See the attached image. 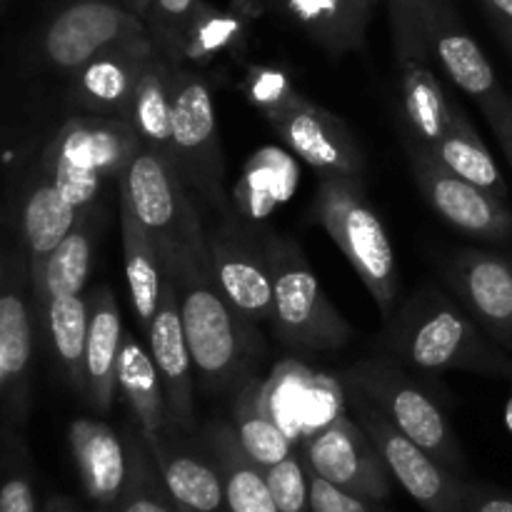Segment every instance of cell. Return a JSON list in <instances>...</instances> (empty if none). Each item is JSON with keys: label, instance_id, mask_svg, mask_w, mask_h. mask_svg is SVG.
Returning a JSON list of instances; mask_svg holds the SVG:
<instances>
[{"label": "cell", "instance_id": "obj_1", "mask_svg": "<svg viewBox=\"0 0 512 512\" xmlns=\"http://www.w3.org/2000/svg\"><path fill=\"white\" fill-rule=\"evenodd\" d=\"M165 268L175 285L180 323L205 393H235L260 358L255 323L238 313L220 293L208 263L205 240L163 250Z\"/></svg>", "mask_w": 512, "mask_h": 512}, {"label": "cell", "instance_id": "obj_2", "mask_svg": "<svg viewBox=\"0 0 512 512\" xmlns=\"http://www.w3.org/2000/svg\"><path fill=\"white\" fill-rule=\"evenodd\" d=\"M385 348L395 363L428 373L512 375V360L485 338L473 315L433 285L415 290L388 320Z\"/></svg>", "mask_w": 512, "mask_h": 512}, {"label": "cell", "instance_id": "obj_3", "mask_svg": "<svg viewBox=\"0 0 512 512\" xmlns=\"http://www.w3.org/2000/svg\"><path fill=\"white\" fill-rule=\"evenodd\" d=\"M315 218L343 250L383 318H393L400 293L398 258L383 220L365 198L360 180L348 175H320Z\"/></svg>", "mask_w": 512, "mask_h": 512}, {"label": "cell", "instance_id": "obj_4", "mask_svg": "<svg viewBox=\"0 0 512 512\" xmlns=\"http://www.w3.org/2000/svg\"><path fill=\"white\" fill-rule=\"evenodd\" d=\"M273 275V323L280 343L295 353H330L355 338V330L330 303L318 275L293 238L268 233Z\"/></svg>", "mask_w": 512, "mask_h": 512}, {"label": "cell", "instance_id": "obj_5", "mask_svg": "<svg viewBox=\"0 0 512 512\" xmlns=\"http://www.w3.org/2000/svg\"><path fill=\"white\" fill-rule=\"evenodd\" d=\"M345 390L373 403L405 438L450 473H465V455L443 408L390 360H363L340 373Z\"/></svg>", "mask_w": 512, "mask_h": 512}, {"label": "cell", "instance_id": "obj_6", "mask_svg": "<svg viewBox=\"0 0 512 512\" xmlns=\"http://www.w3.org/2000/svg\"><path fill=\"white\" fill-rule=\"evenodd\" d=\"M175 170L193 193L228 215L225 158L213 95L205 80L183 65H170Z\"/></svg>", "mask_w": 512, "mask_h": 512}, {"label": "cell", "instance_id": "obj_7", "mask_svg": "<svg viewBox=\"0 0 512 512\" xmlns=\"http://www.w3.org/2000/svg\"><path fill=\"white\" fill-rule=\"evenodd\" d=\"M425 35L433 63L475 100L503 148L512 143V100L500 85L488 55L455 15L453 0H430Z\"/></svg>", "mask_w": 512, "mask_h": 512}, {"label": "cell", "instance_id": "obj_8", "mask_svg": "<svg viewBox=\"0 0 512 512\" xmlns=\"http://www.w3.org/2000/svg\"><path fill=\"white\" fill-rule=\"evenodd\" d=\"M118 188L160 250L205 240V228L188 195L190 188L178 170L153 150L140 148L133 155L118 178Z\"/></svg>", "mask_w": 512, "mask_h": 512}, {"label": "cell", "instance_id": "obj_9", "mask_svg": "<svg viewBox=\"0 0 512 512\" xmlns=\"http://www.w3.org/2000/svg\"><path fill=\"white\" fill-rule=\"evenodd\" d=\"M268 233L225 215L223 223L205 230V250L223 298L250 323L273 318V275L268 263Z\"/></svg>", "mask_w": 512, "mask_h": 512}, {"label": "cell", "instance_id": "obj_10", "mask_svg": "<svg viewBox=\"0 0 512 512\" xmlns=\"http://www.w3.org/2000/svg\"><path fill=\"white\" fill-rule=\"evenodd\" d=\"M348 393V413L368 433L390 475L405 488L425 512H465V488L468 485L425 453L420 445L405 438L373 403L360 393Z\"/></svg>", "mask_w": 512, "mask_h": 512}, {"label": "cell", "instance_id": "obj_11", "mask_svg": "<svg viewBox=\"0 0 512 512\" xmlns=\"http://www.w3.org/2000/svg\"><path fill=\"white\" fill-rule=\"evenodd\" d=\"M260 403L295 448L348 415V393L340 375L313 370L293 358L260 380Z\"/></svg>", "mask_w": 512, "mask_h": 512}, {"label": "cell", "instance_id": "obj_12", "mask_svg": "<svg viewBox=\"0 0 512 512\" xmlns=\"http://www.w3.org/2000/svg\"><path fill=\"white\" fill-rule=\"evenodd\" d=\"M408 153L420 193L445 223L470 238L490 240V243L510 238L512 213L505 200L455 175L413 138L408 143Z\"/></svg>", "mask_w": 512, "mask_h": 512}, {"label": "cell", "instance_id": "obj_13", "mask_svg": "<svg viewBox=\"0 0 512 512\" xmlns=\"http://www.w3.org/2000/svg\"><path fill=\"white\" fill-rule=\"evenodd\" d=\"M148 35L143 18L115 0H75L48 25L43 50L58 68L78 70L110 45Z\"/></svg>", "mask_w": 512, "mask_h": 512}, {"label": "cell", "instance_id": "obj_14", "mask_svg": "<svg viewBox=\"0 0 512 512\" xmlns=\"http://www.w3.org/2000/svg\"><path fill=\"white\" fill-rule=\"evenodd\" d=\"M305 468L370 503L390 495V470L378 448L350 415H343L303 445Z\"/></svg>", "mask_w": 512, "mask_h": 512}, {"label": "cell", "instance_id": "obj_15", "mask_svg": "<svg viewBox=\"0 0 512 512\" xmlns=\"http://www.w3.org/2000/svg\"><path fill=\"white\" fill-rule=\"evenodd\" d=\"M278 138L303 163L320 175H348L360 178L365 168L363 150L343 120L330 110L310 103L303 95L293 100L275 118L268 120Z\"/></svg>", "mask_w": 512, "mask_h": 512}, {"label": "cell", "instance_id": "obj_16", "mask_svg": "<svg viewBox=\"0 0 512 512\" xmlns=\"http://www.w3.org/2000/svg\"><path fill=\"white\" fill-rule=\"evenodd\" d=\"M445 283L498 343L512 348V260L490 250H458L445 260Z\"/></svg>", "mask_w": 512, "mask_h": 512}, {"label": "cell", "instance_id": "obj_17", "mask_svg": "<svg viewBox=\"0 0 512 512\" xmlns=\"http://www.w3.org/2000/svg\"><path fill=\"white\" fill-rule=\"evenodd\" d=\"M168 270V268H165ZM148 350L158 368L160 385L168 405L170 430L180 435L195 433V368L185 343L183 323H180L178 298L170 275L165 273L163 298L153 315V323L145 330Z\"/></svg>", "mask_w": 512, "mask_h": 512}, {"label": "cell", "instance_id": "obj_18", "mask_svg": "<svg viewBox=\"0 0 512 512\" xmlns=\"http://www.w3.org/2000/svg\"><path fill=\"white\" fill-rule=\"evenodd\" d=\"M158 48L150 35H138L90 58L78 68V98L93 113L103 118H128L130 103L140 78Z\"/></svg>", "mask_w": 512, "mask_h": 512}, {"label": "cell", "instance_id": "obj_19", "mask_svg": "<svg viewBox=\"0 0 512 512\" xmlns=\"http://www.w3.org/2000/svg\"><path fill=\"white\" fill-rule=\"evenodd\" d=\"M183 438L188 435L168 430L155 443H145L168 493L185 512H228L225 485L215 460L208 463L203 455L185 448Z\"/></svg>", "mask_w": 512, "mask_h": 512}, {"label": "cell", "instance_id": "obj_20", "mask_svg": "<svg viewBox=\"0 0 512 512\" xmlns=\"http://www.w3.org/2000/svg\"><path fill=\"white\" fill-rule=\"evenodd\" d=\"M70 445L90 498L103 508H115L128 483V443L110 425L98 420H75L70 428Z\"/></svg>", "mask_w": 512, "mask_h": 512}, {"label": "cell", "instance_id": "obj_21", "mask_svg": "<svg viewBox=\"0 0 512 512\" xmlns=\"http://www.w3.org/2000/svg\"><path fill=\"white\" fill-rule=\"evenodd\" d=\"M123 318L110 288L93 293L88 305L85 343V395L98 413H110L118 393V360L123 345Z\"/></svg>", "mask_w": 512, "mask_h": 512}, {"label": "cell", "instance_id": "obj_22", "mask_svg": "<svg viewBox=\"0 0 512 512\" xmlns=\"http://www.w3.org/2000/svg\"><path fill=\"white\" fill-rule=\"evenodd\" d=\"M273 8L335 58L363 48L373 13L370 0H273Z\"/></svg>", "mask_w": 512, "mask_h": 512}, {"label": "cell", "instance_id": "obj_23", "mask_svg": "<svg viewBox=\"0 0 512 512\" xmlns=\"http://www.w3.org/2000/svg\"><path fill=\"white\" fill-rule=\"evenodd\" d=\"M140 148L143 145L128 120L100 115L98 120H78L68 125L55 155L103 178H120Z\"/></svg>", "mask_w": 512, "mask_h": 512}, {"label": "cell", "instance_id": "obj_24", "mask_svg": "<svg viewBox=\"0 0 512 512\" xmlns=\"http://www.w3.org/2000/svg\"><path fill=\"white\" fill-rule=\"evenodd\" d=\"M118 393L128 405L135 425L145 443H155L170 430L168 405L153 355L138 340V335L125 330L118 360Z\"/></svg>", "mask_w": 512, "mask_h": 512}, {"label": "cell", "instance_id": "obj_25", "mask_svg": "<svg viewBox=\"0 0 512 512\" xmlns=\"http://www.w3.org/2000/svg\"><path fill=\"white\" fill-rule=\"evenodd\" d=\"M120 240H123V263L128 278L130 303L143 333L153 323V315L163 298L165 285V258L148 230L135 218L128 200L120 195Z\"/></svg>", "mask_w": 512, "mask_h": 512}, {"label": "cell", "instance_id": "obj_26", "mask_svg": "<svg viewBox=\"0 0 512 512\" xmlns=\"http://www.w3.org/2000/svg\"><path fill=\"white\" fill-rule=\"evenodd\" d=\"M400 90L410 138L433 145L445 133L450 118V100L433 68L430 50H413L398 55Z\"/></svg>", "mask_w": 512, "mask_h": 512}, {"label": "cell", "instance_id": "obj_27", "mask_svg": "<svg viewBox=\"0 0 512 512\" xmlns=\"http://www.w3.org/2000/svg\"><path fill=\"white\" fill-rule=\"evenodd\" d=\"M205 443L223 478L228 512H280L265 483L263 470L240 448L233 425L210 423L205 428Z\"/></svg>", "mask_w": 512, "mask_h": 512}, {"label": "cell", "instance_id": "obj_28", "mask_svg": "<svg viewBox=\"0 0 512 512\" xmlns=\"http://www.w3.org/2000/svg\"><path fill=\"white\" fill-rule=\"evenodd\" d=\"M425 148L445 168L453 170L455 175L488 190L495 198L508 200V185H505L498 163H495L488 145L483 143V138H480L475 125L470 123V118L460 105L450 103V118L448 125H445V133L433 145H425Z\"/></svg>", "mask_w": 512, "mask_h": 512}, {"label": "cell", "instance_id": "obj_29", "mask_svg": "<svg viewBox=\"0 0 512 512\" xmlns=\"http://www.w3.org/2000/svg\"><path fill=\"white\" fill-rule=\"evenodd\" d=\"M170 65L163 55H155L140 78L138 90L128 110V123L133 125L140 145L175 168L173 158V98H170Z\"/></svg>", "mask_w": 512, "mask_h": 512}, {"label": "cell", "instance_id": "obj_30", "mask_svg": "<svg viewBox=\"0 0 512 512\" xmlns=\"http://www.w3.org/2000/svg\"><path fill=\"white\" fill-rule=\"evenodd\" d=\"M230 425L238 435L240 448L260 470L278 465L280 460L295 453V445L290 443L288 435L265 413L263 403H260V380L255 375L233 393Z\"/></svg>", "mask_w": 512, "mask_h": 512}, {"label": "cell", "instance_id": "obj_31", "mask_svg": "<svg viewBox=\"0 0 512 512\" xmlns=\"http://www.w3.org/2000/svg\"><path fill=\"white\" fill-rule=\"evenodd\" d=\"M298 185L295 165L288 155L268 148L260 150L245 168L235 188V208L245 223H258L290 198Z\"/></svg>", "mask_w": 512, "mask_h": 512}, {"label": "cell", "instance_id": "obj_32", "mask_svg": "<svg viewBox=\"0 0 512 512\" xmlns=\"http://www.w3.org/2000/svg\"><path fill=\"white\" fill-rule=\"evenodd\" d=\"M258 8L245 5V8L223 10L210 3H200L188 33H185L183 53H180V65L183 63H208L218 55L230 53L238 48L245 38V25L248 18Z\"/></svg>", "mask_w": 512, "mask_h": 512}, {"label": "cell", "instance_id": "obj_33", "mask_svg": "<svg viewBox=\"0 0 512 512\" xmlns=\"http://www.w3.org/2000/svg\"><path fill=\"white\" fill-rule=\"evenodd\" d=\"M75 220H78V208L65 200L53 183L40 185L25 203L23 213V233L30 250L45 263V258L75 228Z\"/></svg>", "mask_w": 512, "mask_h": 512}, {"label": "cell", "instance_id": "obj_34", "mask_svg": "<svg viewBox=\"0 0 512 512\" xmlns=\"http://www.w3.org/2000/svg\"><path fill=\"white\" fill-rule=\"evenodd\" d=\"M130 453V473L125 483L123 495L115 503V512H183L175 503L173 495L165 488L163 478L158 473L153 455L145 445L143 435L138 440H128Z\"/></svg>", "mask_w": 512, "mask_h": 512}, {"label": "cell", "instance_id": "obj_35", "mask_svg": "<svg viewBox=\"0 0 512 512\" xmlns=\"http://www.w3.org/2000/svg\"><path fill=\"white\" fill-rule=\"evenodd\" d=\"M50 335L58 358L85 388V343H88V303L80 295L50 298Z\"/></svg>", "mask_w": 512, "mask_h": 512}, {"label": "cell", "instance_id": "obj_36", "mask_svg": "<svg viewBox=\"0 0 512 512\" xmlns=\"http://www.w3.org/2000/svg\"><path fill=\"white\" fill-rule=\"evenodd\" d=\"M90 260H93V238L85 225H75L68 238L45 258L43 263V285L50 298L60 295H80L85 280L90 275Z\"/></svg>", "mask_w": 512, "mask_h": 512}, {"label": "cell", "instance_id": "obj_37", "mask_svg": "<svg viewBox=\"0 0 512 512\" xmlns=\"http://www.w3.org/2000/svg\"><path fill=\"white\" fill-rule=\"evenodd\" d=\"M203 0H150L143 23L158 53L168 63L180 65L185 33Z\"/></svg>", "mask_w": 512, "mask_h": 512}, {"label": "cell", "instance_id": "obj_38", "mask_svg": "<svg viewBox=\"0 0 512 512\" xmlns=\"http://www.w3.org/2000/svg\"><path fill=\"white\" fill-rule=\"evenodd\" d=\"M30 360L28 310L18 295H0V370L20 375Z\"/></svg>", "mask_w": 512, "mask_h": 512}, {"label": "cell", "instance_id": "obj_39", "mask_svg": "<svg viewBox=\"0 0 512 512\" xmlns=\"http://www.w3.org/2000/svg\"><path fill=\"white\" fill-rule=\"evenodd\" d=\"M263 475L280 512H310L308 468L303 455H288L278 465L265 468Z\"/></svg>", "mask_w": 512, "mask_h": 512}, {"label": "cell", "instance_id": "obj_40", "mask_svg": "<svg viewBox=\"0 0 512 512\" xmlns=\"http://www.w3.org/2000/svg\"><path fill=\"white\" fill-rule=\"evenodd\" d=\"M245 90H248V98L253 100V105L263 113L265 120L275 118L280 110L288 108L300 95L290 85L288 75L273 68H250L248 80H245Z\"/></svg>", "mask_w": 512, "mask_h": 512}, {"label": "cell", "instance_id": "obj_41", "mask_svg": "<svg viewBox=\"0 0 512 512\" xmlns=\"http://www.w3.org/2000/svg\"><path fill=\"white\" fill-rule=\"evenodd\" d=\"M428 5L430 0H388L395 55L428 50V35H425Z\"/></svg>", "mask_w": 512, "mask_h": 512}, {"label": "cell", "instance_id": "obj_42", "mask_svg": "<svg viewBox=\"0 0 512 512\" xmlns=\"http://www.w3.org/2000/svg\"><path fill=\"white\" fill-rule=\"evenodd\" d=\"M100 183H103V175L93 173V170L78 168V165L68 163V160L58 158L53 160V185L63 193L65 200L75 205V208H85L88 203H93L95 195L100 193Z\"/></svg>", "mask_w": 512, "mask_h": 512}, {"label": "cell", "instance_id": "obj_43", "mask_svg": "<svg viewBox=\"0 0 512 512\" xmlns=\"http://www.w3.org/2000/svg\"><path fill=\"white\" fill-rule=\"evenodd\" d=\"M308 488H310V512H373L370 500L350 493V490L338 488L330 480L320 478L313 470H308Z\"/></svg>", "mask_w": 512, "mask_h": 512}, {"label": "cell", "instance_id": "obj_44", "mask_svg": "<svg viewBox=\"0 0 512 512\" xmlns=\"http://www.w3.org/2000/svg\"><path fill=\"white\" fill-rule=\"evenodd\" d=\"M465 512H512V495L468 485L465 488Z\"/></svg>", "mask_w": 512, "mask_h": 512}, {"label": "cell", "instance_id": "obj_45", "mask_svg": "<svg viewBox=\"0 0 512 512\" xmlns=\"http://www.w3.org/2000/svg\"><path fill=\"white\" fill-rule=\"evenodd\" d=\"M0 512H35L33 490L25 480H8L0 488Z\"/></svg>", "mask_w": 512, "mask_h": 512}, {"label": "cell", "instance_id": "obj_46", "mask_svg": "<svg viewBox=\"0 0 512 512\" xmlns=\"http://www.w3.org/2000/svg\"><path fill=\"white\" fill-rule=\"evenodd\" d=\"M483 5L512 55V0H483Z\"/></svg>", "mask_w": 512, "mask_h": 512}, {"label": "cell", "instance_id": "obj_47", "mask_svg": "<svg viewBox=\"0 0 512 512\" xmlns=\"http://www.w3.org/2000/svg\"><path fill=\"white\" fill-rule=\"evenodd\" d=\"M120 3L128 5V8L133 10V13L138 15V18H145V13H148V3H150V0H120Z\"/></svg>", "mask_w": 512, "mask_h": 512}, {"label": "cell", "instance_id": "obj_48", "mask_svg": "<svg viewBox=\"0 0 512 512\" xmlns=\"http://www.w3.org/2000/svg\"><path fill=\"white\" fill-rule=\"evenodd\" d=\"M248 3H253L255 8H273V0H248Z\"/></svg>", "mask_w": 512, "mask_h": 512}, {"label": "cell", "instance_id": "obj_49", "mask_svg": "<svg viewBox=\"0 0 512 512\" xmlns=\"http://www.w3.org/2000/svg\"><path fill=\"white\" fill-rule=\"evenodd\" d=\"M505 423H508V428H510V433H512V398H510L508 408H505Z\"/></svg>", "mask_w": 512, "mask_h": 512}, {"label": "cell", "instance_id": "obj_50", "mask_svg": "<svg viewBox=\"0 0 512 512\" xmlns=\"http://www.w3.org/2000/svg\"><path fill=\"white\" fill-rule=\"evenodd\" d=\"M380 3H383V0H370V5H373V8H375V5H380ZM385 3H388V0H385Z\"/></svg>", "mask_w": 512, "mask_h": 512}, {"label": "cell", "instance_id": "obj_51", "mask_svg": "<svg viewBox=\"0 0 512 512\" xmlns=\"http://www.w3.org/2000/svg\"><path fill=\"white\" fill-rule=\"evenodd\" d=\"M53 512H55V510H53ZM58 512H73V510H70V508H68V505H63V508H60Z\"/></svg>", "mask_w": 512, "mask_h": 512}, {"label": "cell", "instance_id": "obj_52", "mask_svg": "<svg viewBox=\"0 0 512 512\" xmlns=\"http://www.w3.org/2000/svg\"><path fill=\"white\" fill-rule=\"evenodd\" d=\"M505 153H508V155H510V160H512V143H510V148H508V150H505Z\"/></svg>", "mask_w": 512, "mask_h": 512}, {"label": "cell", "instance_id": "obj_53", "mask_svg": "<svg viewBox=\"0 0 512 512\" xmlns=\"http://www.w3.org/2000/svg\"><path fill=\"white\" fill-rule=\"evenodd\" d=\"M100 512H115V510H113V508H103Z\"/></svg>", "mask_w": 512, "mask_h": 512}]
</instances>
